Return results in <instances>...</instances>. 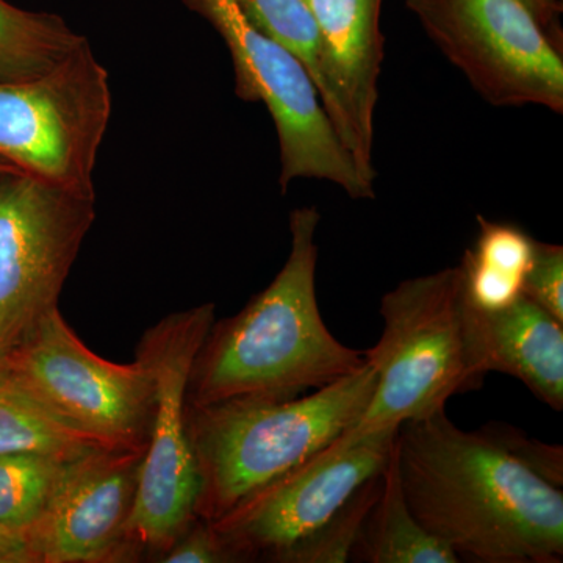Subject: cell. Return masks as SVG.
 Segmentation results:
<instances>
[{"mask_svg":"<svg viewBox=\"0 0 563 563\" xmlns=\"http://www.w3.org/2000/svg\"><path fill=\"white\" fill-rule=\"evenodd\" d=\"M395 454L407 506L459 558L562 562V487L521 462L492 422L463 431L446 410L406 421Z\"/></svg>","mask_w":563,"mask_h":563,"instance_id":"cell-1","label":"cell"},{"mask_svg":"<svg viewBox=\"0 0 563 563\" xmlns=\"http://www.w3.org/2000/svg\"><path fill=\"white\" fill-rule=\"evenodd\" d=\"M317 207L290 214L287 262L235 317L214 321L192 366L188 406L231 399H290L361 372L365 351L339 342L317 299Z\"/></svg>","mask_w":563,"mask_h":563,"instance_id":"cell-2","label":"cell"},{"mask_svg":"<svg viewBox=\"0 0 563 563\" xmlns=\"http://www.w3.org/2000/svg\"><path fill=\"white\" fill-rule=\"evenodd\" d=\"M377 374L365 366L290 399H231L190 409L201 476L198 518L214 521L240 501L321 453L365 412Z\"/></svg>","mask_w":563,"mask_h":563,"instance_id":"cell-3","label":"cell"},{"mask_svg":"<svg viewBox=\"0 0 563 563\" xmlns=\"http://www.w3.org/2000/svg\"><path fill=\"white\" fill-rule=\"evenodd\" d=\"M379 312L383 333L365 351L377 374L376 390L335 446L442 412L453 396L479 388L487 376L474 342L461 266L402 280L385 292Z\"/></svg>","mask_w":563,"mask_h":563,"instance_id":"cell-4","label":"cell"},{"mask_svg":"<svg viewBox=\"0 0 563 563\" xmlns=\"http://www.w3.org/2000/svg\"><path fill=\"white\" fill-rule=\"evenodd\" d=\"M214 321L213 303L191 307L163 318L136 347L154 377L155 409L129 525L135 558L162 555L198 520L201 476L191 444L188 387Z\"/></svg>","mask_w":563,"mask_h":563,"instance_id":"cell-5","label":"cell"},{"mask_svg":"<svg viewBox=\"0 0 563 563\" xmlns=\"http://www.w3.org/2000/svg\"><path fill=\"white\" fill-rule=\"evenodd\" d=\"M184 2L209 21L228 46L239 98L263 103L273 118L282 192H287L292 181L307 179L329 181L352 199H374V181L344 150L301 63L258 31L239 0Z\"/></svg>","mask_w":563,"mask_h":563,"instance_id":"cell-6","label":"cell"},{"mask_svg":"<svg viewBox=\"0 0 563 563\" xmlns=\"http://www.w3.org/2000/svg\"><path fill=\"white\" fill-rule=\"evenodd\" d=\"M111 107L109 70L85 40L33 79L0 81V162L96 196L92 176Z\"/></svg>","mask_w":563,"mask_h":563,"instance_id":"cell-7","label":"cell"},{"mask_svg":"<svg viewBox=\"0 0 563 563\" xmlns=\"http://www.w3.org/2000/svg\"><path fill=\"white\" fill-rule=\"evenodd\" d=\"M398 429L369 433L346 446L331 443L210 521L232 562L292 563L307 543L383 476Z\"/></svg>","mask_w":563,"mask_h":563,"instance_id":"cell-8","label":"cell"},{"mask_svg":"<svg viewBox=\"0 0 563 563\" xmlns=\"http://www.w3.org/2000/svg\"><path fill=\"white\" fill-rule=\"evenodd\" d=\"M5 366L69 424L118 448H147L155 383L140 357L122 365L85 346L58 307L7 351Z\"/></svg>","mask_w":563,"mask_h":563,"instance_id":"cell-9","label":"cell"},{"mask_svg":"<svg viewBox=\"0 0 563 563\" xmlns=\"http://www.w3.org/2000/svg\"><path fill=\"white\" fill-rule=\"evenodd\" d=\"M406 7L485 102L563 113V51L523 0H406Z\"/></svg>","mask_w":563,"mask_h":563,"instance_id":"cell-10","label":"cell"},{"mask_svg":"<svg viewBox=\"0 0 563 563\" xmlns=\"http://www.w3.org/2000/svg\"><path fill=\"white\" fill-rule=\"evenodd\" d=\"M95 220V195L0 174V350L58 307Z\"/></svg>","mask_w":563,"mask_h":563,"instance_id":"cell-11","label":"cell"},{"mask_svg":"<svg viewBox=\"0 0 563 563\" xmlns=\"http://www.w3.org/2000/svg\"><path fill=\"white\" fill-rule=\"evenodd\" d=\"M146 448L95 451L70 463L46 510L24 532L32 563L135 558L129 525Z\"/></svg>","mask_w":563,"mask_h":563,"instance_id":"cell-12","label":"cell"},{"mask_svg":"<svg viewBox=\"0 0 563 563\" xmlns=\"http://www.w3.org/2000/svg\"><path fill=\"white\" fill-rule=\"evenodd\" d=\"M321 38L318 96L333 131L369 180L384 63L383 0H306Z\"/></svg>","mask_w":563,"mask_h":563,"instance_id":"cell-13","label":"cell"},{"mask_svg":"<svg viewBox=\"0 0 563 563\" xmlns=\"http://www.w3.org/2000/svg\"><path fill=\"white\" fill-rule=\"evenodd\" d=\"M473 332L485 374H509L561 412L563 322L523 295L495 312L473 309Z\"/></svg>","mask_w":563,"mask_h":563,"instance_id":"cell-14","label":"cell"},{"mask_svg":"<svg viewBox=\"0 0 563 563\" xmlns=\"http://www.w3.org/2000/svg\"><path fill=\"white\" fill-rule=\"evenodd\" d=\"M479 235L461 265L463 292L477 312L506 309L523 296L536 240L510 222L477 217Z\"/></svg>","mask_w":563,"mask_h":563,"instance_id":"cell-15","label":"cell"},{"mask_svg":"<svg viewBox=\"0 0 563 563\" xmlns=\"http://www.w3.org/2000/svg\"><path fill=\"white\" fill-rule=\"evenodd\" d=\"M350 562H461V558L446 543L433 537L407 506L395 451L385 470L383 492L363 521Z\"/></svg>","mask_w":563,"mask_h":563,"instance_id":"cell-16","label":"cell"},{"mask_svg":"<svg viewBox=\"0 0 563 563\" xmlns=\"http://www.w3.org/2000/svg\"><path fill=\"white\" fill-rule=\"evenodd\" d=\"M117 448L52 412L3 366L0 372V454H40L73 461L95 451Z\"/></svg>","mask_w":563,"mask_h":563,"instance_id":"cell-17","label":"cell"},{"mask_svg":"<svg viewBox=\"0 0 563 563\" xmlns=\"http://www.w3.org/2000/svg\"><path fill=\"white\" fill-rule=\"evenodd\" d=\"M85 40L58 14L22 10L0 0V81L33 79Z\"/></svg>","mask_w":563,"mask_h":563,"instance_id":"cell-18","label":"cell"},{"mask_svg":"<svg viewBox=\"0 0 563 563\" xmlns=\"http://www.w3.org/2000/svg\"><path fill=\"white\" fill-rule=\"evenodd\" d=\"M74 461L40 454H0V528L24 536L46 510Z\"/></svg>","mask_w":563,"mask_h":563,"instance_id":"cell-19","label":"cell"},{"mask_svg":"<svg viewBox=\"0 0 563 563\" xmlns=\"http://www.w3.org/2000/svg\"><path fill=\"white\" fill-rule=\"evenodd\" d=\"M247 20L309 73L314 88L321 85V38L306 0H239Z\"/></svg>","mask_w":563,"mask_h":563,"instance_id":"cell-20","label":"cell"},{"mask_svg":"<svg viewBox=\"0 0 563 563\" xmlns=\"http://www.w3.org/2000/svg\"><path fill=\"white\" fill-rule=\"evenodd\" d=\"M523 295L563 322V247L536 244L531 268L526 274Z\"/></svg>","mask_w":563,"mask_h":563,"instance_id":"cell-21","label":"cell"},{"mask_svg":"<svg viewBox=\"0 0 563 563\" xmlns=\"http://www.w3.org/2000/svg\"><path fill=\"white\" fill-rule=\"evenodd\" d=\"M493 429L498 433L499 439L506 443L512 453L518 455L532 472L542 476L544 481L558 487L563 483V450L562 446H551L526 439L523 433L515 431L506 424L492 422Z\"/></svg>","mask_w":563,"mask_h":563,"instance_id":"cell-22","label":"cell"},{"mask_svg":"<svg viewBox=\"0 0 563 563\" xmlns=\"http://www.w3.org/2000/svg\"><path fill=\"white\" fill-rule=\"evenodd\" d=\"M166 563H224L232 562L209 521L196 520L179 539L161 555Z\"/></svg>","mask_w":563,"mask_h":563,"instance_id":"cell-23","label":"cell"},{"mask_svg":"<svg viewBox=\"0 0 563 563\" xmlns=\"http://www.w3.org/2000/svg\"><path fill=\"white\" fill-rule=\"evenodd\" d=\"M551 41L562 49V0H523Z\"/></svg>","mask_w":563,"mask_h":563,"instance_id":"cell-24","label":"cell"},{"mask_svg":"<svg viewBox=\"0 0 563 563\" xmlns=\"http://www.w3.org/2000/svg\"><path fill=\"white\" fill-rule=\"evenodd\" d=\"M0 563H32L22 533L0 528Z\"/></svg>","mask_w":563,"mask_h":563,"instance_id":"cell-25","label":"cell"},{"mask_svg":"<svg viewBox=\"0 0 563 563\" xmlns=\"http://www.w3.org/2000/svg\"><path fill=\"white\" fill-rule=\"evenodd\" d=\"M0 173H20L18 169H14L13 166L7 165V163L0 162Z\"/></svg>","mask_w":563,"mask_h":563,"instance_id":"cell-26","label":"cell"},{"mask_svg":"<svg viewBox=\"0 0 563 563\" xmlns=\"http://www.w3.org/2000/svg\"><path fill=\"white\" fill-rule=\"evenodd\" d=\"M5 355L7 351L0 350V372H2L3 366H5Z\"/></svg>","mask_w":563,"mask_h":563,"instance_id":"cell-27","label":"cell"},{"mask_svg":"<svg viewBox=\"0 0 563 563\" xmlns=\"http://www.w3.org/2000/svg\"><path fill=\"white\" fill-rule=\"evenodd\" d=\"M0 174H2V173H0Z\"/></svg>","mask_w":563,"mask_h":563,"instance_id":"cell-28","label":"cell"}]
</instances>
